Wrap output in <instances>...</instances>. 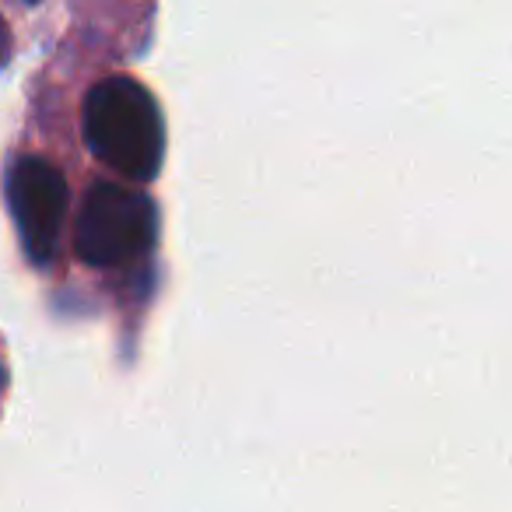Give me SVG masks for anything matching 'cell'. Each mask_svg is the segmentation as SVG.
Listing matches in <instances>:
<instances>
[{
    "label": "cell",
    "mask_w": 512,
    "mask_h": 512,
    "mask_svg": "<svg viewBox=\"0 0 512 512\" xmlns=\"http://www.w3.org/2000/svg\"><path fill=\"white\" fill-rule=\"evenodd\" d=\"M85 144L102 165L151 183L165 158V120L155 95L134 78H106L85 99Z\"/></svg>",
    "instance_id": "6da1fadb"
},
{
    "label": "cell",
    "mask_w": 512,
    "mask_h": 512,
    "mask_svg": "<svg viewBox=\"0 0 512 512\" xmlns=\"http://www.w3.org/2000/svg\"><path fill=\"white\" fill-rule=\"evenodd\" d=\"M158 207L148 193L120 183H95L74 221V249L92 267H123L151 253Z\"/></svg>",
    "instance_id": "7a4b0ae2"
},
{
    "label": "cell",
    "mask_w": 512,
    "mask_h": 512,
    "mask_svg": "<svg viewBox=\"0 0 512 512\" xmlns=\"http://www.w3.org/2000/svg\"><path fill=\"white\" fill-rule=\"evenodd\" d=\"M8 207L32 264H50L67 214V179L46 158H18L8 176Z\"/></svg>",
    "instance_id": "3957f363"
},
{
    "label": "cell",
    "mask_w": 512,
    "mask_h": 512,
    "mask_svg": "<svg viewBox=\"0 0 512 512\" xmlns=\"http://www.w3.org/2000/svg\"><path fill=\"white\" fill-rule=\"evenodd\" d=\"M11 57V36H8V25H4V18H0V67L8 64Z\"/></svg>",
    "instance_id": "277c9868"
},
{
    "label": "cell",
    "mask_w": 512,
    "mask_h": 512,
    "mask_svg": "<svg viewBox=\"0 0 512 512\" xmlns=\"http://www.w3.org/2000/svg\"><path fill=\"white\" fill-rule=\"evenodd\" d=\"M4 383H8V372H4V365H0V390H4Z\"/></svg>",
    "instance_id": "5b68a950"
},
{
    "label": "cell",
    "mask_w": 512,
    "mask_h": 512,
    "mask_svg": "<svg viewBox=\"0 0 512 512\" xmlns=\"http://www.w3.org/2000/svg\"><path fill=\"white\" fill-rule=\"evenodd\" d=\"M29 4H36V0H29Z\"/></svg>",
    "instance_id": "8992f818"
}]
</instances>
